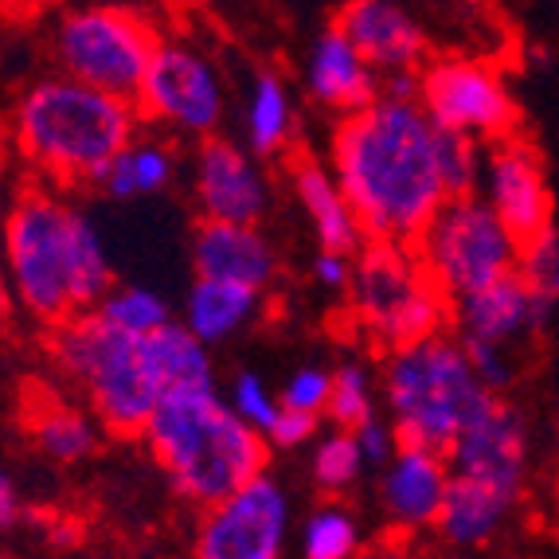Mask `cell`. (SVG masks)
Segmentation results:
<instances>
[{
	"instance_id": "obj_1",
	"label": "cell",
	"mask_w": 559,
	"mask_h": 559,
	"mask_svg": "<svg viewBox=\"0 0 559 559\" xmlns=\"http://www.w3.org/2000/svg\"><path fill=\"white\" fill-rule=\"evenodd\" d=\"M329 168L368 242L415 247L450 200L439 168V126L415 98L380 94L336 121Z\"/></svg>"
},
{
	"instance_id": "obj_2",
	"label": "cell",
	"mask_w": 559,
	"mask_h": 559,
	"mask_svg": "<svg viewBox=\"0 0 559 559\" xmlns=\"http://www.w3.org/2000/svg\"><path fill=\"white\" fill-rule=\"evenodd\" d=\"M0 266L20 309L44 329L91 313L114 289L98 227L51 185H28L9 204L0 219Z\"/></svg>"
},
{
	"instance_id": "obj_3",
	"label": "cell",
	"mask_w": 559,
	"mask_h": 559,
	"mask_svg": "<svg viewBox=\"0 0 559 559\" xmlns=\"http://www.w3.org/2000/svg\"><path fill=\"white\" fill-rule=\"evenodd\" d=\"M141 114L133 98H118L71 75L32 83L12 110V141L44 185H103L106 168L138 141Z\"/></svg>"
},
{
	"instance_id": "obj_4",
	"label": "cell",
	"mask_w": 559,
	"mask_h": 559,
	"mask_svg": "<svg viewBox=\"0 0 559 559\" xmlns=\"http://www.w3.org/2000/svg\"><path fill=\"white\" fill-rule=\"evenodd\" d=\"M141 439L157 457V466L185 501H224L239 485L266 474L271 442L235 415L215 388L207 392H168L145 423Z\"/></svg>"
},
{
	"instance_id": "obj_5",
	"label": "cell",
	"mask_w": 559,
	"mask_h": 559,
	"mask_svg": "<svg viewBox=\"0 0 559 559\" xmlns=\"http://www.w3.org/2000/svg\"><path fill=\"white\" fill-rule=\"evenodd\" d=\"M489 395L493 392L477 380L462 336L439 333L383 356L380 400L400 442L447 454Z\"/></svg>"
},
{
	"instance_id": "obj_6",
	"label": "cell",
	"mask_w": 559,
	"mask_h": 559,
	"mask_svg": "<svg viewBox=\"0 0 559 559\" xmlns=\"http://www.w3.org/2000/svg\"><path fill=\"white\" fill-rule=\"evenodd\" d=\"M47 336L59 372L79 388L94 419L110 435H141L165 400L150 341L114 329L98 309L47 329Z\"/></svg>"
},
{
	"instance_id": "obj_7",
	"label": "cell",
	"mask_w": 559,
	"mask_h": 559,
	"mask_svg": "<svg viewBox=\"0 0 559 559\" xmlns=\"http://www.w3.org/2000/svg\"><path fill=\"white\" fill-rule=\"evenodd\" d=\"M454 301L423 271L415 247L364 242L353 259L348 313L368 341L380 348H403L447 333Z\"/></svg>"
},
{
	"instance_id": "obj_8",
	"label": "cell",
	"mask_w": 559,
	"mask_h": 559,
	"mask_svg": "<svg viewBox=\"0 0 559 559\" xmlns=\"http://www.w3.org/2000/svg\"><path fill=\"white\" fill-rule=\"evenodd\" d=\"M153 16L130 4H86L71 9L56 28L59 71L118 98H138L141 79L160 47Z\"/></svg>"
},
{
	"instance_id": "obj_9",
	"label": "cell",
	"mask_w": 559,
	"mask_h": 559,
	"mask_svg": "<svg viewBox=\"0 0 559 559\" xmlns=\"http://www.w3.org/2000/svg\"><path fill=\"white\" fill-rule=\"evenodd\" d=\"M415 254H419L427 278L450 301H457L516 274L521 239L474 192V197L447 200V207L415 239Z\"/></svg>"
},
{
	"instance_id": "obj_10",
	"label": "cell",
	"mask_w": 559,
	"mask_h": 559,
	"mask_svg": "<svg viewBox=\"0 0 559 559\" xmlns=\"http://www.w3.org/2000/svg\"><path fill=\"white\" fill-rule=\"evenodd\" d=\"M415 103L427 110V118L439 130L466 133L481 145L513 138L516 118H521L513 86L501 67L474 56L427 59L419 67Z\"/></svg>"
},
{
	"instance_id": "obj_11",
	"label": "cell",
	"mask_w": 559,
	"mask_h": 559,
	"mask_svg": "<svg viewBox=\"0 0 559 559\" xmlns=\"http://www.w3.org/2000/svg\"><path fill=\"white\" fill-rule=\"evenodd\" d=\"M141 121H157L180 138H215L224 121V83L212 59L188 39H160L138 91Z\"/></svg>"
},
{
	"instance_id": "obj_12",
	"label": "cell",
	"mask_w": 559,
	"mask_h": 559,
	"mask_svg": "<svg viewBox=\"0 0 559 559\" xmlns=\"http://www.w3.org/2000/svg\"><path fill=\"white\" fill-rule=\"evenodd\" d=\"M289 536V497L271 474L239 485L204 509L192 559H282Z\"/></svg>"
},
{
	"instance_id": "obj_13",
	"label": "cell",
	"mask_w": 559,
	"mask_h": 559,
	"mask_svg": "<svg viewBox=\"0 0 559 559\" xmlns=\"http://www.w3.org/2000/svg\"><path fill=\"white\" fill-rule=\"evenodd\" d=\"M450 474L481 481L521 504L532 466V423L516 403L489 395L447 450Z\"/></svg>"
},
{
	"instance_id": "obj_14",
	"label": "cell",
	"mask_w": 559,
	"mask_h": 559,
	"mask_svg": "<svg viewBox=\"0 0 559 559\" xmlns=\"http://www.w3.org/2000/svg\"><path fill=\"white\" fill-rule=\"evenodd\" d=\"M477 197L501 215V224L521 242H528L532 235H540L551 227L548 168H544L540 150L532 141L516 138V133L504 141H493L485 150Z\"/></svg>"
},
{
	"instance_id": "obj_15",
	"label": "cell",
	"mask_w": 559,
	"mask_h": 559,
	"mask_svg": "<svg viewBox=\"0 0 559 559\" xmlns=\"http://www.w3.org/2000/svg\"><path fill=\"white\" fill-rule=\"evenodd\" d=\"M192 192L204 219L215 224H259L271 204V185L247 150L235 141L207 138L200 141L192 165Z\"/></svg>"
},
{
	"instance_id": "obj_16",
	"label": "cell",
	"mask_w": 559,
	"mask_h": 559,
	"mask_svg": "<svg viewBox=\"0 0 559 559\" xmlns=\"http://www.w3.org/2000/svg\"><path fill=\"white\" fill-rule=\"evenodd\" d=\"M450 462L442 450L400 442L380 477V509L388 528L400 536H423L439 524L442 501L450 493Z\"/></svg>"
},
{
	"instance_id": "obj_17",
	"label": "cell",
	"mask_w": 559,
	"mask_h": 559,
	"mask_svg": "<svg viewBox=\"0 0 559 559\" xmlns=\"http://www.w3.org/2000/svg\"><path fill=\"white\" fill-rule=\"evenodd\" d=\"M336 32H345L364 63L376 75H415L427 63V32L395 0H348L333 20Z\"/></svg>"
},
{
	"instance_id": "obj_18",
	"label": "cell",
	"mask_w": 559,
	"mask_h": 559,
	"mask_svg": "<svg viewBox=\"0 0 559 559\" xmlns=\"http://www.w3.org/2000/svg\"><path fill=\"white\" fill-rule=\"evenodd\" d=\"M197 278L239 282V286L266 289L278 271V254L259 224H215L200 219L192 239Z\"/></svg>"
},
{
	"instance_id": "obj_19",
	"label": "cell",
	"mask_w": 559,
	"mask_h": 559,
	"mask_svg": "<svg viewBox=\"0 0 559 559\" xmlns=\"http://www.w3.org/2000/svg\"><path fill=\"white\" fill-rule=\"evenodd\" d=\"M450 321H454L462 341H489V345L504 348H513L524 336L544 333L521 274H509V278L493 282V286L457 298L454 309H450Z\"/></svg>"
},
{
	"instance_id": "obj_20",
	"label": "cell",
	"mask_w": 559,
	"mask_h": 559,
	"mask_svg": "<svg viewBox=\"0 0 559 559\" xmlns=\"http://www.w3.org/2000/svg\"><path fill=\"white\" fill-rule=\"evenodd\" d=\"M306 83L313 103L333 110L336 118L364 110L368 103L380 98V75L364 63V56L353 47V39L345 32H321L313 51H309V71Z\"/></svg>"
},
{
	"instance_id": "obj_21",
	"label": "cell",
	"mask_w": 559,
	"mask_h": 559,
	"mask_svg": "<svg viewBox=\"0 0 559 559\" xmlns=\"http://www.w3.org/2000/svg\"><path fill=\"white\" fill-rule=\"evenodd\" d=\"M289 188H294V197H298L301 212L309 215V224H313L325 251L356 254L368 242L353 204H348L341 185H336L333 168H325L321 160L301 153V157L289 160Z\"/></svg>"
},
{
	"instance_id": "obj_22",
	"label": "cell",
	"mask_w": 559,
	"mask_h": 559,
	"mask_svg": "<svg viewBox=\"0 0 559 559\" xmlns=\"http://www.w3.org/2000/svg\"><path fill=\"white\" fill-rule=\"evenodd\" d=\"M516 504L509 497H501L497 489L469 477H450V493L442 501L439 513V540L454 551H477L485 544H493L501 536V528L509 524Z\"/></svg>"
},
{
	"instance_id": "obj_23",
	"label": "cell",
	"mask_w": 559,
	"mask_h": 559,
	"mask_svg": "<svg viewBox=\"0 0 559 559\" xmlns=\"http://www.w3.org/2000/svg\"><path fill=\"white\" fill-rule=\"evenodd\" d=\"M259 306H262V289L239 286V282L197 278L185 301V325L204 345H219V341L239 333L242 325H251Z\"/></svg>"
},
{
	"instance_id": "obj_24",
	"label": "cell",
	"mask_w": 559,
	"mask_h": 559,
	"mask_svg": "<svg viewBox=\"0 0 559 559\" xmlns=\"http://www.w3.org/2000/svg\"><path fill=\"white\" fill-rule=\"evenodd\" d=\"M98 427L91 411L75 407V403L47 395V400H32L28 407V439L36 450L51 462H79L98 447Z\"/></svg>"
},
{
	"instance_id": "obj_25",
	"label": "cell",
	"mask_w": 559,
	"mask_h": 559,
	"mask_svg": "<svg viewBox=\"0 0 559 559\" xmlns=\"http://www.w3.org/2000/svg\"><path fill=\"white\" fill-rule=\"evenodd\" d=\"M145 341H150V353H153V364H157L165 395L168 392H207V388H215L207 345L188 325L168 321L165 329L150 333Z\"/></svg>"
},
{
	"instance_id": "obj_26",
	"label": "cell",
	"mask_w": 559,
	"mask_h": 559,
	"mask_svg": "<svg viewBox=\"0 0 559 559\" xmlns=\"http://www.w3.org/2000/svg\"><path fill=\"white\" fill-rule=\"evenodd\" d=\"M173 168H177V160H173V150H168L165 141L138 138L133 145H126V150L114 157L110 168H106L103 188L118 200L153 197V192L168 188Z\"/></svg>"
},
{
	"instance_id": "obj_27",
	"label": "cell",
	"mask_w": 559,
	"mask_h": 559,
	"mask_svg": "<svg viewBox=\"0 0 559 559\" xmlns=\"http://www.w3.org/2000/svg\"><path fill=\"white\" fill-rule=\"evenodd\" d=\"M294 133V103L278 75H259L251 86V103H247V141L251 153L274 157L289 145Z\"/></svg>"
},
{
	"instance_id": "obj_28",
	"label": "cell",
	"mask_w": 559,
	"mask_h": 559,
	"mask_svg": "<svg viewBox=\"0 0 559 559\" xmlns=\"http://www.w3.org/2000/svg\"><path fill=\"white\" fill-rule=\"evenodd\" d=\"M516 274H521V282L528 286L540 325L548 329L551 313H556V306H559V231H556V224H551L548 231L532 235L528 242H521Z\"/></svg>"
},
{
	"instance_id": "obj_29",
	"label": "cell",
	"mask_w": 559,
	"mask_h": 559,
	"mask_svg": "<svg viewBox=\"0 0 559 559\" xmlns=\"http://www.w3.org/2000/svg\"><path fill=\"white\" fill-rule=\"evenodd\" d=\"M325 415L333 419V427L356 430L368 419L380 415V400H376V380L364 364L348 360L333 372V392H329Z\"/></svg>"
},
{
	"instance_id": "obj_30",
	"label": "cell",
	"mask_w": 559,
	"mask_h": 559,
	"mask_svg": "<svg viewBox=\"0 0 559 559\" xmlns=\"http://www.w3.org/2000/svg\"><path fill=\"white\" fill-rule=\"evenodd\" d=\"M360 551V524L341 504L318 509L301 528V556L306 559H356Z\"/></svg>"
},
{
	"instance_id": "obj_31",
	"label": "cell",
	"mask_w": 559,
	"mask_h": 559,
	"mask_svg": "<svg viewBox=\"0 0 559 559\" xmlns=\"http://www.w3.org/2000/svg\"><path fill=\"white\" fill-rule=\"evenodd\" d=\"M364 469H368V457H364L353 430L336 427L313 447V481H318V489H325V493L336 497V493H345V489H353Z\"/></svg>"
},
{
	"instance_id": "obj_32",
	"label": "cell",
	"mask_w": 559,
	"mask_h": 559,
	"mask_svg": "<svg viewBox=\"0 0 559 559\" xmlns=\"http://www.w3.org/2000/svg\"><path fill=\"white\" fill-rule=\"evenodd\" d=\"M98 313H103L114 329H121V333H130V336H150L173 321L168 318L165 298L141 286H114L110 294L98 301Z\"/></svg>"
},
{
	"instance_id": "obj_33",
	"label": "cell",
	"mask_w": 559,
	"mask_h": 559,
	"mask_svg": "<svg viewBox=\"0 0 559 559\" xmlns=\"http://www.w3.org/2000/svg\"><path fill=\"white\" fill-rule=\"evenodd\" d=\"M439 168L447 180L450 200L454 197H474L481 188V168H485V145L466 133L439 130Z\"/></svg>"
},
{
	"instance_id": "obj_34",
	"label": "cell",
	"mask_w": 559,
	"mask_h": 559,
	"mask_svg": "<svg viewBox=\"0 0 559 559\" xmlns=\"http://www.w3.org/2000/svg\"><path fill=\"white\" fill-rule=\"evenodd\" d=\"M227 403H231L235 415H239L247 427L259 430V435H271V427L278 423V415H282V400L271 392V388H266V380H262L259 372H239V376H235Z\"/></svg>"
},
{
	"instance_id": "obj_35",
	"label": "cell",
	"mask_w": 559,
	"mask_h": 559,
	"mask_svg": "<svg viewBox=\"0 0 559 559\" xmlns=\"http://www.w3.org/2000/svg\"><path fill=\"white\" fill-rule=\"evenodd\" d=\"M329 392H333V372H325L318 364H306V368H298V372L286 380V388H282V407L325 415Z\"/></svg>"
},
{
	"instance_id": "obj_36",
	"label": "cell",
	"mask_w": 559,
	"mask_h": 559,
	"mask_svg": "<svg viewBox=\"0 0 559 559\" xmlns=\"http://www.w3.org/2000/svg\"><path fill=\"white\" fill-rule=\"evenodd\" d=\"M466 356L474 364L477 380L489 388L493 395H501V388L513 380V360H509V348L504 345H489V341H462Z\"/></svg>"
},
{
	"instance_id": "obj_37",
	"label": "cell",
	"mask_w": 559,
	"mask_h": 559,
	"mask_svg": "<svg viewBox=\"0 0 559 559\" xmlns=\"http://www.w3.org/2000/svg\"><path fill=\"white\" fill-rule=\"evenodd\" d=\"M318 427H321V415H309V411H294V407H282L278 423L271 427L266 442L278 450H294V447H306L309 439H318Z\"/></svg>"
},
{
	"instance_id": "obj_38",
	"label": "cell",
	"mask_w": 559,
	"mask_h": 559,
	"mask_svg": "<svg viewBox=\"0 0 559 559\" xmlns=\"http://www.w3.org/2000/svg\"><path fill=\"white\" fill-rule=\"evenodd\" d=\"M356 435V442H360V450H364V457H368V466H388L392 462V454L400 450V435H395V427L388 419H368L364 427H356L353 430Z\"/></svg>"
},
{
	"instance_id": "obj_39",
	"label": "cell",
	"mask_w": 559,
	"mask_h": 559,
	"mask_svg": "<svg viewBox=\"0 0 559 559\" xmlns=\"http://www.w3.org/2000/svg\"><path fill=\"white\" fill-rule=\"evenodd\" d=\"M353 259L356 254H341V251H321L313 262V278L325 289H341L348 294V282H353Z\"/></svg>"
},
{
	"instance_id": "obj_40",
	"label": "cell",
	"mask_w": 559,
	"mask_h": 559,
	"mask_svg": "<svg viewBox=\"0 0 559 559\" xmlns=\"http://www.w3.org/2000/svg\"><path fill=\"white\" fill-rule=\"evenodd\" d=\"M356 559H427L419 548H415V540L411 536H400V532H388V536H380V540L372 544V548H364Z\"/></svg>"
},
{
	"instance_id": "obj_41",
	"label": "cell",
	"mask_w": 559,
	"mask_h": 559,
	"mask_svg": "<svg viewBox=\"0 0 559 559\" xmlns=\"http://www.w3.org/2000/svg\"><path fill=\"white\" fill-rule=\"evenodd\" d=\"M24 516V497H20V485L12 481L4 469H0V528H9Z\"/></svg>"
},
{
	"instance_id": "obj_42",
	"label": "cell",
	"mask_w": 559,
	"mask_h": 559,
	"mask_svg": "<svg viewBox=\"0 0 559 559\" xmlns=\"http://www.w3.org/2000/svg\"><path fill=\"white\" fill-rule=\"evenodd\" d=\"M180 4H192V9H219L227 0H180Z\"/></svg>"
},
{
	"instance_id": "obj_43",
	"label": "cell",
	"mask_w": 559,
	"mask_h": 559,
	"mask_svg": "<svg viewBox=\"0 0 559 559\" xmlns=\"http://www.w3.org/2000/svg\"><path fill=\"white\" fill-rule=\"evenodd\" d=\"M12 4H24V0H0V12H4V9H12Z\"/></svg>"
}]
</instances>
